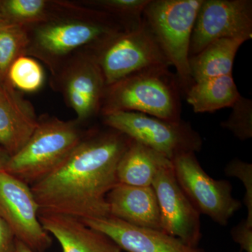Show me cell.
I'll return each instance as SVG.
<instances>
[{"label": "cell", "instance_id": "obj_31", "mask_svg": "<svg viewBox=\"0 0 252 252\" xmlns=\"http://www.w3.org/2000/svg\"><path fill=\"white\" fill-rule=\"evenodd\" d=\"M4 23L3 21L2 16H1V11H0V23Z\"/></svg>", "mask_w": 252, "mask_h": 252}, {"label": "cell", "instance_id": "obj_19", "mask_svg": "<svg viewBox=\"0 0 252 252\" xmlns=\"http://www.w3.org/2000/svg\"><path fill=\"white\" fill-rule=\"evenodd\" d=\"M186 94L187 102L195 113H212L232 107L240 96L233 75L193 82Z\"/></svg>", "mask_w": 252, "mask_h": 252}, {"label": "cell", "instance_id": "obj_21", "mask_svg": "<svg viewBox=\"0 0 252 252\" xmlns=\"http://www.w3.org/2000/svg\"><path fill=\"white\" fill-rule=\"evenodd\" d=\"M30 38L26 26L0 23V78L4 79L15 60L23 56L29 47Z\"/></svg>", "mask_w": 252, "mask_h": 252}, {"label": "cell", "instance_id": "obj_8", "mask_svg": "<svg viewBox=\"0 0 252 252\" xmlns=\"http://www.w3.org/2000/svg\"><path fill=\"white\" fill-rule=\"evenodd\" d=\"M172 162L179 185L199 213L220 225L228 224L242 207L241 202L233 196L230 182L207 175L195 153L182 154Z\"/></svg>", "mask_w": 252, "mask_h": 252}, {"label": "cell", "instance_id": "obj_20", "mask_svg": "<svg viewBox=\"0 0 252 252\" xmlns=\"http://www.w3.org/2000/svg\"><path fill=\"white\" fill-rule=\"evenodd\" d=\"M150 0H92L86 1L91 9L108 15L124 31L138 29L144 25L143 15Z\"/></svg>", "mask_w": 252, "mask_h": 252}, {"label": "cell", "instance_id": "obj_25", "mask_svg": "<svg viewBox=\"0 0 252 252\" xmlns=\"http://www.w3.org/2000/svg\"><path fill=\"white\" fill-rule=\"evenodd\" d=\"M225 174L240 180L245 189L244 203L248 209L246 221L252 225V165L240 159H234L225 167Z\"/></svg>", "mask_w": 252, "mask_h": 252}, {"label": "cell", "instance_id": "obj_18", "mask_svg": "<svg viewBox=\"0 0 252 252\" xmlns=\"http://www.w3.org/2000/svg\"><path fill=\"white\" fill-rule=\"evenodd\" d=\"M246 38H223L209 44L199 54L189 59L193 82L211 78L233 75L235 56Z\"/></svg>", "mask_w": 252, "mask_h": 252}, {"label": "cell", "instance_id": "obj_24", "mask_svg": "<svg viewBox=\"0 0 252 252\" xmlns=\"http://www.w3.org/2000/svg\"><path fill=\"white\" fill-rule=\"evenodd\" d=\"M232 112L226 120L220 123L223 128L230 131L242 141L252 137V100L240 94L231 107Z\"/></svg>", "mask_w": 252, "mask_h": 252}, {"label": "cell", "instance_id": "obj_15", "mask_svg": "<svg viewBox=\"0 0 252 252\" xmlns=\"http://www.w3.org/2000/svg\"><path fill=\"white\" fill-rule=\"evenodd\" d=\"M105 88L103 76L92 54L81 59L69 69L64 94L78 120H86L101 111Z\"/></svg>", "mask_w": 252, "mask_h": 252}, {"label": "cell", "instance_id": "obj_4", "mask_svg": "<svg viewBox=\"0 0 252 252\" xmlns=\"http://www.w3.org/2000/svg\"><path fill=\"white\" fill-rule=\"evenodd\" d=\"M81 140L74 122L41 121L26 145L9 158L4 171L31 187L54 171Z\"/></svg>", "mask_w": 252, "mask_h": 252}, {"label": "cell", "instance_id": "obj_23", "mask_svg": "<svg viewBox=\"0 0 252 252\" xmlns=\"http://www.w3.org/2000/svg\"><path fill=\"white\" fill-rule=\"evenodd\" d=\"M7 75L11 86L23 92H36L44 82V73L40 64L24 55L15 60Z\"/></svg>", "mask_w": 252, "mask_h": 252}, {"label": "cell", "instance_id": "obj_3", "mask_svg": "<svg viewBox=\"0 0 252 252\" xmlns=\"http://www.w3.org/2000/svg\"><path fill=\"white\" fill-rule=\"evenodd\" d=\"M203 0H150L144 23L154 36L186 91L193 84L189 48L197 14Z\"/></svg>", "mask_w": 252, "mask_h": 252}, {"label": "cell", "instance_id": "obj_22", "mask_svg": "<svg viewBox=\"0 0 252 252\" xmlns=\"http://www.w3.org/2000/svg\"><path fill=\"white\" fill-rule=\"evenodd\" d=\"M49 4L46 0H5L0 1V11L4 23L26 26L46 21Z\"/></svg>", "mask_w": 252, "mask_h": 252}, {"label": "cell", "instance_id": "obj_5", "mask_svg": "<svg viewBox=\"0 0 252 252\" xmlns=\"http://www.w3.org/2000/svg\"><path fill=\"white\" fill-rule=\"evenodd\" d=\"M91 54L106 86L137 73L171 66L144 23L138 29L114 33L94 45Z\"/></svg>", "mask_w": 252, "mask_h": 252}, {"label": "cell", "instance_id": "obj_30", "mask_svg": "<svg viewBox=\"0 0 252 252\" xmlns=\"http://www.w3.org/2000/svg\"><path fill=\"white\" fill-rule=\"evenodd\" d=\"M6 87H7V86L3 84L2 79L0 78V96L4 94Z\"/></svg>", "mask_w": 252, "mask_h": 252}, {"label": "cell", "instance_id": "obj_7", "mask_svg": "<svg viewBox=\"0 0 252 252\" xmlns=\"http://www.w3.org/2000/svg\"><path fill=\"white\" fill-rule=\"evenodd\" d=\"M122 30L108 15L91 9L81 18H48L39 23L31 47L39 56L57 59L81 46H94Z\"/></svg>", "mask_w": 252, "mask_h": 252}, {"label": "cell", "instance_id": "obj_16", "mask_svg": "<svg viewBox=\"0 0 252 252\" xmlns=\"http://www.w3.org/2000/svg\"><path fill=\"white\" fill-rule=\"evenodd\" d=\"M39 123L31 102L7 86L0 96V146L10 157L26 145Z\"/></svg>", "mask_w": 252, "mask_h": 252}, {"label": "cell", "instance_id": "obj_9", "mask_svg": "<svg viewBox=\"0 0 252 252\" xmlns=\"http://www.w3.org/2000/svg\"><path fill=\"white\" fill-rule=\"evenodd\" d=\"M39 206L31 187L4 170L0 171V217L18 241L35 252L52 243L39 220Z\"/></svg>", "mask_w": 252, "mask_h": 252}, {"label": "cell", "instance_id": "obj_26", "mask_svg": "<svg viewBox=\"0 0 252 252\" xmlns=\"http://www.w3.org/2000/svg\"><path fill=\"white\" fill-rule=\"evenodd\" d=\"M232 238L246 252H252V225L244 220L231 230Z\"/></svg>", "mask_w": 252, "mask_h": 252}, {"label": "cell", "instance_id": "obj_27", "mask_svg": "<svg viewBox=\"0 0 252 252\" xmlns=\"http://www.w3.org/2000/svg\"><path fill=\"white\" fill-rule=\"evenodd\" d=\"M16 238L9 225L0 217V252H14Z\"/></svg>", "mask_w": 252, "mask_h": 252}, {"label": "cell", "instance_id": "obj_10", "mask_svg": "<svg viewBox=\"0 0 252 252\" xmlns=\"http://www.w3.org/2000/svg\"><path fill=\"white\" fill-rule=\"evenodd\" d=\"M252 38V0H203L197 14L189 59L223 38Z\"/></svg>", "mask_w": 252, "mask_h": 252}, {"label": "cell", "instance_id": "obj_2", "mask_svg": "<svg viewBox=\"0 0 252 252\" xmlns=\"http://www.w3.org/2000/svg\"><path fill=\"white\" fill-rule=\"evenodd\" d=\"M182 90L178 78L169 67L137 73L106 86L101 112H139L178 122L182 119Z\"/></svg>", "mask_w": 252, "mask_h": 252}, {"label": "cell", "instance_id": "obj_13", "mask_svg": "<svg viewBox=\"0 0 252 252\" xmlns=\"http://www.w3.org/2000/svg\"><path fill=\"white\" fill-rule=\"evenodd\" d=\"M39 220L44 229L57 239L63 252H122L107 235L81 219L39 210Z\"/></svg>", "mask_w": 252, "mask_h": 252}, {"label": "cell", "instance_id": "obj_12", "mask_svg": "<svg viewBox=\"0 0 252 252\" xmlns=\"http://www.w3.org/2000/svg\"><path fill=\"white\" fill-rule=\"evenodd\" d=\"M127 252H206L161 230L142 228L112 216L81 220Z\"/></svg>", "mask_w": 252, "mask_h": 252}, {"label": "cell", "instance_id": "obj_6", "mask_svg": "<svg viewBox=\"0 0 252 252\" xmlns=\"http://www.w3.org/2000/svg\"><path fill=\"white\" fill-rule=\"evenodd\" d=\"M102 115L104 124L109 128L154 149L171 161L182 154L198 152L203 145L200 134L182 119L170 122L142 113L122 111Z\"/></svg>", "mask_w": 252, "mask_h": 252}, {"label": "cell", "instance_id": "obj_11", "mask_svg": "<svg viewBox=\"0 0 252 252\" xmlns=\"http://www.w3.org/2000/svg\"><path fill=\"white\" fill-rule=\"evenodd\" d=\"M152 187L160 208L162 231L198 248L202 238L200 214L179 185L172 164L158 172Z\"/></svg>", "mask_w": 252, "mask_h": 252}, {"label": "cell", "instance_id": "obj_14", "mask_svg": "<svg viewBox=\"0 0 252 252\" xmlns=\"http://www.w3.org/2000/svg\"><path fill=\"white\" fill-rule=\"evenodd\" d=\"M109 216L142 228L161 230L160 208L153 187L117 184L107 195Z\"/></svg>", "mask_w": 252, "mask_h": 252}, {"label": "cell", "instance_id": "obj_1", "mask_svg": "<svg viewBox=\"0 0 252 252\" xmlns=\"http://www.w3.org/2000/svg\"><path fill=\"white\" fill-rule=\"evenodd\" d=\"M131 139L110 128L81 140L56 169L31 187L39 210L81 219L109 216L107 195Z\"/></svg>", "mask_w": 252, "mask_h": 252}, {"label": "cell", "instance_id": "obj_29", "mask_svg": "<svg viewBox=\"0 0 252 252\" xmlns=\"http://www.w3.org/2000/svg\"><path fill=\"white\" fill-rule=\"evenodd\" d=\"M14 252H35L32 250L31 248H28L26 246L25 244L21 243V242L18 241L16 240L15 242V248Z\"/></svg>", "mask_w": 252, "mask_h": 252}, {"label": "cell", "instance_id": "obj_17", "mask_svg": "<svg viewBox=\"0 0 252 252\" xmlns=\"http://www.w3.org/2000/svg\"><path fill=\"white\" fill-rule=\"evenodd\" d=\"M172 164L162 154L131 140L118 164V182L135 187H150L158 172Z\"/></svg>", "mask_w": 252, "mask_h": 252}, {"label": "cell", "instance_id": "obj_28", "mask_svg": "<svg viewBox=\"0 0 252 252\" xmlns=\"http://www.w3.org/2000/svg\"><path fill=\"white\" fill-rule=\"evenodd\" d=\"M9 156L7 153L0 147V171L4 170L5 166L7 163L8 160L9 159Z\"/></svg>", "mask_w": 252, "mask_h": 252}]
</instances>
